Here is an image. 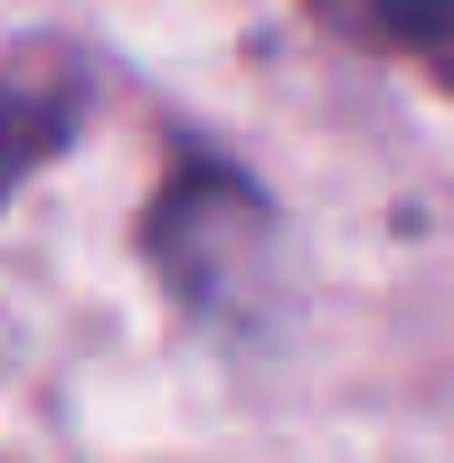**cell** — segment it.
I'll return each instance as SVG.
<instances>
[{
    "mask_svg": "<svg viewBox=\"0 0 454 463\" xmlns=\"http://www.w3.org/2000/svg\"><path fill=\"white\" fill-rule=\"evenodd\" d=\"M322 29L360 38L379 57H407L426 76H454V0H303Z\"/></svg>",
    "mask_w": 454,
    "mask_h": 463,
    "instance_id": "1",
    "label": "cell"
},
{
    "mask_svg": "<svg viewBox=\"0 0 454 463\" xmlns=\"http://www.w3.org/2000/svg\"><path fill=\"white\" fill-rule=\"evenodd\" d=\"M76 123V86L67 76H0V189H19L38 161L67 142Z\"/></svg>",
    "mask_w": 454,
    "mask_h": 463,
    "instance_id": "2",
    "label": "cell"
}]
</instances>
